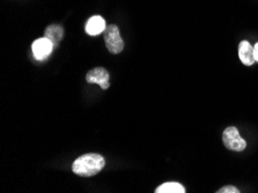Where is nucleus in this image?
<instances>
[{
	"label": "nucleus",
	"instance_id": "f257e3e1",
	"mask_svg": "<svg viewBox=\"0 0 258 193\" xmlns=\"http://www.w3.org/2000/svg\"><path fill=\"white\" fill-rule=\"evenodd\" d=\"M105 161L102 155L96 153H88L78 157L72 164V171L81 177H92L99 174L104 168Z\"/></svg>",
	"mask_w": 258,
	"mask_h": 193
},
{
	"label": "nucleus",
	"instance_id": "f03ea898",
	"mask_svg": "<svg viewBox=\"0 0 258 193\" xmlns=\"http://www.w3.org/2000/svg\"><path fill=\"white\" fill-rule=\"evenodd\" d=\"M105 46L111 53H120L124 49V41L119 33V28L116 25H109L103 33Z\"/></svg>",
	"mask_w": 258,
	"mask_h": 193
},
{
	"label": "nucleus",
	"instance_id": "7ed1b4c3",
	"mask_svg": "<svg viewBox=\"0 0 258 193\" xmlns=\"http://www.w3.org/2000/svg\"><path fill=\"white\" fill-rule=\"evenodd\" d=\"M222 141H224L225 147L229 151L234 152H242L247 147L245 140L240 136L238 130L234 126H229L222 133Z\"/></svg>",
	"mask_w": 258,
	"mask_h": 193
},
{
	"label": "nucleus",
	"instance_id": "20e7f679",
	"mask_svg": "<svg viewBox=\"0 0 258 193\" xmlns=\"http://www.w3.org/2000/svg\"><path fill=\"white\" fill-rule=\"evenodd\" d=\"M110 76L109 72L103 68H95L89 71L86 76V81L88 84H96L102 89H108L110 87Z\"/></svg>",
	"mask_w": 258,
	"mask_h": 193
},
{
	"label": "nucleus",
	"instance_id": "39448f33",
	"mask_svg": "<svg viewBox=\"0 0 258 193\" xmlns=\"http://www.w3.org/2000/svg\"><path fill=\"white\" fill-rule=\"evenodd\" d=\"M53 48V43L45 36L34 41L33 45H31L34 57L36 58L37 60H44V59L48 58L50 54H51Z\"/></svg>",
	"mask_w": 258,
	"mask_h": 193
},
{
	"label": "nucleus",
	"instance_id": "423d86ee",
	"mask_svg": "<svg viewBox=\"0 0 258 193\" xmlns=\"http://www.w3.org/2000/svg\"><path fill=\"white\" fill-rule=\"evenodd\" d=\"M105 28H107V23H105L104 19L100 15H95V17H92L88 20L87 23H86V33L91 36H96V35H100L104 33Z\"/></svg>",
	"mask_w": 258,
	"mask_h": 193
},
{
	"label": "nucleus",
	"instance_id": "0eeeda50",
	"mask_svg": "<svg viewBox=\"0 0 258 193\" xmlns=\"http://www.w3.org/2000/svg\"><path fill=\"white\" fill-rule=\"evenodd\" d=\"M238 57L244 65L250 66L255 62V56H253V46L248 41H242L238 45Z\"/></svg>",
	"mask_w": 258,
	"mask_h": 193
},
{
	"label": "nucleus",
	"instance_id": "6e6552de",
	"mask_svg": "<svg viewBox=\"0 0 258 193\" xmlns=\"http://www.w3.org/2000/svg\"><path fill=\"white\" fill-rule=\"evenodd\" d=\"M44 36L46 38H49L50 41L53 43L54 48H56L58 43H59L62 37H64V29H62V27L59 25H51L45 29Z\"/></svg>",
	"mask_w": 258,
	"mask_h": 193
},
{
	"label": "nucleus",
	"instance_id": "1a4fd4ad",
	"mask_svg": "<svg viewBox=\"0 0 258 193\" xmlns=\"http://www.w3.org/2000/svg\"><path fill=\"white\" fill-rule=\"evenodd\" d=\"M155 193H185L183 185L177 182H168L155 188Z\"/></svg>",
	"mask_w": 258,
	"mask_h": 193
},
{
	"label": "nucleus",
	"instance_id": "9d476101",
	"mask_svg": "<svg viewBox=\"0 0 258 193\" xmlns=\"http://www.w3.org/2000/svg\"><path fill=\"white\" fill-rule=\"evenodd\" d=\"M218 193H238V188H236L235 186H232V185H228V186H224L221 187L220 190L217 191Z\"/></svg>",
	"mask_w": 258,
	"mask_h": 193
},
{
	"label": "nucleus",
	"instance_id": "9b49d317",
	"mask_svg": "<svg viewBox=\"0 0 258 193\" xmlns=\"http://www.w3.org/2000/svg\"><path fill=\"white\" fill-rule=\"evenodd\" d=\"M253 56H255V60L258 61V43L253 46Z\"/></svg>",
	"mask_w": 258,
	"mask_h": 193
}]
</instances>
